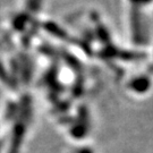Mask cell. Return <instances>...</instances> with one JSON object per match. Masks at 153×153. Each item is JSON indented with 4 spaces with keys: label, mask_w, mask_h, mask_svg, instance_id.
Returning a JSON list of instances; mask_svg holds the SVG:
<instances>
[{
    "label": "cell",
    "mask_w": 153,
    "mask_h": 153,
    "mask_svg": "<svg viewBox=\"0 0 153 153\" xmlns=\"http://www.w3.org/2000/svg\"><path fill=\"white\" fill-rule=\"evenodd\" d=\"M24 134H25V126H24V124H23L22 121L21 123H17L16 125H15V127L13 128V138H11L9 153L19 152V148L22 145Z\"/></svg>",
    "instance_id": "1"
},
{
    "label": "cell",
    "mask_w": 153,
    "mask_h": 153,
    "mask_svg": "<svg viewBox=\"0 0 153 153\" xmlns=\"http://www.w3.org/2000/svg\"><path fill=\"white\" fill-rule=\"evenodd\" d=\"M79 153H91V152H90L88 150H86V149H85V150H82V151H81Z\"/></svg>",
    "instance_id": "2"
}]
</instances>
